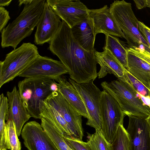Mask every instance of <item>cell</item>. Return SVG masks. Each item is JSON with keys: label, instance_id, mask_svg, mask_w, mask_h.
I'll list each match as a JSON object with an SVG mask.
<instances>
[{"label": "cell", "instance_id": "1", "mask_svg": "<svg viewBox=\"0 0 150 150\" xmlns=\"http://www.w3.org/2000/svg\"><path fill=\"white\" fill-rule=\"evenodd\" d=\"M49 44V50L58 57L67 69L70 78L76 82L85 83L97 77L95 51L89 52L83 48L64 21H62L58 32Z\"/></svg>", "mask_w": 150, "mask_h": 150}, {"label": "cell", "instance_id": "2", "mask_svg": "<svg viewBox=\"0 0 150 150\" xmlns=\"http://www.w3.org/2000/svg\"><path fill=\"white\" fill-rule=\"evenodd\" d=\"M46 1L32 0L25 5L19 15L1 32L2 48L16 49L24 38L31 35L36 27Z\"/></svg>", "mask_w": 150, "mask_h": 150}, {"label": "cell", "instance_id": "3", "mask_svg": "<svg viewBox=\"0 0 150 150\" xmlns=\"http://www.w3.org/2000/svg\"><path fill=\"white\" fill-rule=\"evenodd\" d=\"M21 100L31 117L41 119L40 105L53 92L57 91V83L47 77L25 78L18 84Z\"/></svg>", "mask_w": 150, "mask_h": 150}, {"label": "cell", "instance_id": "4", "mask_svg": "<svg viewBox=\"0 0 150 150\" xmlns=\"http://www.w3.org/2000/svg\"><path fill=\"white\" fill-rule=\"evenodd\" d=\"M101 85L117 101L125 115L145 119L150 115V108L137 96V92L126 79L104 81Z\"/></svg>", "mask_w": 150, "mask_h": 150}, {"label": "cell", "instance_id": "5", "mask_svg": "<svg viewBox=\"0 0 150 150\" xmlns=\"http://www.w3.org/2000/svg\"><path fill=\"white\" fill-rule=\"evenodd\" d=\"M111 14L125 35L129 47H143L150 52V48L139 29V21L132 4L124 1H115L109 7Z\"/></svg>", "mask_w": 150, "mask_h": 150}, {"label": "cell", "instance_id": "6", "mask_svg": "<svg viewBox=\"0 0 150 150\" xmlns=\"http://www.w3.org/2000/svg\"><path fill=\"white\" fill-rule=\"evenodd\" d=\"M39 55L38 47L30 42L23 43L7 54L0 62V88L19 76Z\"/></svg>", "mask_w": 150, "mask_h": 150}, {"label": "cell", "instance_id": "7", "mask_svg": "<svg viewBox=\"0 0 150 150\" xmlns=\"http://www.w3.org/2000/svg\"><path fill=\"white\" fill-rule=\"evenodd\" d=\"M100 115L101 132L107 141L111 144L119 126L123 124L125 115L116 100L104 90L102 91Z\"/></svg>", "mask_w": 150, "mask_h": 150}, {"label": "cell", "instance_id": "8", "mask_svg": "<svg viewBox=\"0 0 150 150\" xmlns=\"http://www.w3.org/2000/svg\"><path fill=\"white\" fill-rule=\"evenodd\" d=\"M69 81L78 92L84 103L87 114L86 125L95 130L101 129L100 104L102 91L94 84L92 80L88 82L79 83L71 79Z\"/></svg>", "mask_w": 150, "mask_h": 150}, {"label": "cell", "instance_id": "9", "mask_svg": "<svg viewBox=\"0 0 150 150\" xmlns=\"http://www.w3.org/2000/svg\"><path fill=\"white\" fill-rule=\"evenodd\" d=\"M62 116L71 130L74 137L82 140L83 131L82 116L58 91L53 92L45 100Z\"/></svg>", "mask_w": 150, "mask_h": 150}, {"label": "cell", "instance_id": "10", "mask_svg": "<svg viewBox=\"0 0 150 150\" xmlns=\"http://www.w3.org/2000/svg\"><path fill=\"white\" fill-rule=\"evenodd\" d=\"M46 1L60 18L71 28L89 15V9L79 0H47Z\"/></svg>", "mask_w": 150, "mask_h": 150}, {"label": "cell", "instance_id": "11", "mask_svg": "<svg viewBox=\"0 0 150 150\" xmlns=\"http://www.w3.org/2000/svg\"><path fill=\"white\" fill-rule=\"evenodd\" d=\"M127 71L149 90L150 88V52L143 47L128 48Z\"/></svg>", "mask_w": 150, "mask_h": 150}, {"label": "cell", "instance_id": "12", "mask_svg": "<svg viewBox=\"0 0 150 150\" xmlns=\"http://www.w3.org/2000/svg\"><path fill=\"white\" fill-rule=\"evenodd\" d=\"M67 73V69L60 61L40 55L19 76L25 78L47 77L54 79Z\"/></svg>", "mask_w": 150, "mask_h": 150}, {"label": "cell", "instance_id": "13", "mask_svg": "<svg viewBox=\"0 0 150 150\" xmlns=\"http://www.w3.org/2000/svg\"><path fill=\"white\" fill-rule=\"evenodd\" d=\"M62 22L46 1L36 26L34 35L35 43L41 45L50 42L58 32Z\"/></svg>", "mask_w": 150, "mask_h": 150}, {"label": "cell", "instance_id": "14", "mask_svg": "<svg viewBox=\"0 0 150 150\" xmlns=\"http://www.w3.org/2000/svg\"><path fill=\"white\" fill-rule=\"evenodd\" d=\"M126 129L130 139L129 150H150V133L146 119L129 116Z\"/></svg>", "mask_w": 150, "mask_h": 150}, {"label": "cell", "instance_id": "15", "mask_svg": "<svg viewBox=\"0 0 150 150\" xmlns=\"http://www.w3.org/2000/svg\"><path fill=\"white\" fill-rule=\"evenodd\" d=\"M88 16L93 21L96 35L102 33L105 35H110L126 39L107 5L100 8L89 9Z\"/></svg>", "mask_w": 150, "mask_h": 150}, {"label": "cell", "instance_id": "16", "mask_svg": "<svg viewBox=\"0 0 150 150\" xmlns=\"http://www.w3.org/2000/svg\"><path fill=\"white\" fill-rule=\"evenodd\" d=\"M9 109L6 120H13L15 124L18 137L21 134L25 123L31 117L24 106L16 86L11 91H8Z\"/></svg>", "mask_w": 150, "mask_h": 150}, {"label": "cell", "instance_id": "17", "mask_svg": "<svg viewBox=\"0 0 150 150\" xmlns=\"http://www.w3.org/2000/svg\"><path fill=\"white\" fill-rule=\"evenodd\" d=\"M99 52L95 50V55L97 64L100 66L98 73V78L105 77L108 74H113L117 78L125 79L124 74L125 68L120 61L107 49Z\"/></svg>", "mask_w": 150, "mask_h": 150}, {"label": "cell", "instance_id": "18", "mask_svg": "<svg viewBox=\"0 0 150 150\" xmlns=\"http://www.w3.org/2000/svg\"><path fill=\"white\" fill-rule=\"evenodd\" d=\"M71 29L74 39L83 48L89 52L96 50L94 46L96 35L93 21L89 16Z\"/></svg>", "mask_w": 150, "mask_h": 150}, {"label": "cell", "instance_id": "19", "mask_svg": "<svg viewBox=\"0 0 150 150\" xmlns=\"http://www.w3.org/2000/svg\"><path fill=\"white\" fill-rule=\"evenodd\" d=\"M57 83V91L82 116L87 118V112L81 96L74 87L62 76L54 79Z\"/></svg>", "mask_w": 150, "mask_h": 150}, {"label": "cell", "instance_id": "20", "mask_svg": "<svg viewBox=\"0 0 150 150\" xmlns=\"http://www.w3.org/2000/svg\"><path fill=\"white\" fill-rule=\"evenodd\" d=\"M39 109L41 118H45L63 136L73 137L68 124L54 108L44 101H41Z\"/></svg>", "mask_w": 150, "mask_h": 150}, {"label": "cell", "instance_id": "21", "mask_svg": "<svg viewBox=\"0 0 150 150\" xmlns=\"http://www.w3.org/2000/svg\"><path fill=\"white\" fill-rule=\"evenodd\" d=\"M105 45L103 49L109 50L127 69L128 68L127 52L128 48L116 37L105 35Z\"/></svg>", "mask_w": 150, "mask_h": 150}, {"label": "cell", "instance_id": "22", "mask_svg": "<svg viewBox=\"0 0 150 150\" xmlns=\"http://www.w3.org/2000/svg\"><path fill=\"white\" fill-rule=\"evenodd\" d=\"M41 124L45 132L59 150H73L66 143L63 136L46 120H43Z\"/></svg>", "mask_w": 150, "mask_h": 150}, {"label": "cell", "instance_id": "23", "mask_svg": "<svg viewBox=\"0 0 150 150\" xmlns=\"http://www.w3.org/2000/svg\"><path fill=\"white\" fill-rule=\"evenodd\" d=\"M86 143L92 150H112L111 144L105 139L100 130L92 134L87 133Z\"/></svg>", "mask_w": 150, "mask_h": 150}, {"label": "cell", "instance_id": "24", "mask_svg": "<svg viewBox=\"0 0 150 150\" xmlns=\"http://www.w3.org/2000/svg\"><path fill=\"white\" fill-rule=\"evenodd\" d=\"M129 134L123 124H121L111 144L112 150H129Z\"/></svg>", "mask_w": 150, "mask_h": 150}, {"label": "cell", "instance_id": "25", "mask_svg": "<svg viewBox=\"0 0 150 150\" xmlns=\"http://www.w3.org/2000/svg\"><path fill=\"white\" fill-rule=\"evenodd\" d=\"M6 125L10 150H21V143L18 137L13 121L11 120H7Z\"/></svg>", "mask_w": 150, "mask_h": 150}, {"label": "cell", "instance_id": "26", "mask_svg": "<svg viewBox=\"0 0 150 150\" xmlns=\"http://www.w3.org/2000/svg\"><path fill=\"white\" fill-rule=\"evenodd\" d=\"M124 74L126 80L132 85L137 92L145 96H149L148 89L130 73L126 68L124 69Z\"/></svg>", "mask_w": 150, "mask_h": 150}, {"label": "cell", "instance_id": "27", "mask_svg": "<svg viewBox=\"0 0 150 150\" xmlns=\"http://www.w3.org/2000/svg\"><path fill=\"white\" fill-rule=\"evenodd\" d=\"M65 141L73 150H92L86 142L73 137L63 136Z\"/></svg>", "mask_w": 150, "mask_h": 150}, {"label": "cell", "instance_id": "28", "mask_svg": "<svg viewBox=\"0 0 150 150\" xmlns=\"http://www.w3.org/2000/svg\"><path fill=\"white\" fill-rule=\"evenodd\" d=\"M10 19L9 12L4 7L0 6V32L5 27Z\"/></svg>", "mask_w": 150, "mask_h": 150}, {"label": "cell", "instance_id": "29", "mask_svg": "<svg viewBox=\"0 0 150 150\" xmlns=\"http://www.w3.org/2000/svg\"><path fill=\"white\" fill-rule=\"evenodd\" d=\"M139 29L150 48V28L143 22L139 21Z\"/></svg>", "mask_w": 150, "mask_h": 150}, {"label": "cell", "instance_id": "30", "mask_svg": "<svg viewBox=\"0 0 150 150\" xmlns=\"http://www.w3.org/2000/svg\"><path fill=\"white\" fill-rule=\"evenodd\" d=\"M137 97L142 101L143 103L146 105L150 108V97L149 96H145L137 92Z\"/></svg>", "mask_w": 150, "mask_h": 150}, {"label": "cell", "instance_id": "31", "mask_svg": "<svg viewBox=\"0 0 150 150\" xmlns=\"http://www.w3.org/2000/svg\"><path fill=\"white\" fill-rule=\"evenodd\" d=\"M138 9H141L146 7L147 0H134Z\"/></svg>", "mask_w": 150, "mask_h": 150}, {"label": "cell", "instance_id": "32", "mask_svg": "<svg viewBox=\"0 0 150 150\" xmlns=\"http://www.w3.org/2000/svg\"><path fill=\"white\" fill-rule=\"evenodd\" d=\"M12 1L11 0H0V6L2 7L8 6L10 4Z\"/></svg>", "mask_w": 150, "mask_h": 150}, {"label": "cell", "instance_id": "33", "mask_svg": "<svg viewBox=\"0 0 150 150\" xmlns=\"http://www.w3.org/2000/svg\"><path fill=\"white\" fill-rule=\"evenodd\" d=\"M32 0H20L18 1V6H20L22 4H24L26 5L27 4H30Z\"/></svg>", "mask_w": 150, "mask_h": 150}, {"label": "cell", "instance_id": "34", "mask_svg": "<svg viewBox=\"0 0 150 150\" xmlns=\"http://www.w3.org/2000/svg\"><path fill=\"white\" fill-rule=\"evenodd\" d=\"M146 120L148 125L149 132L150 133V115L148 117V118L146 119Z\"/></svg>", "mask_w": 150, "mask_h": 150}, {"label": "cell", "instance_id": "35", "mask_svg": "<svg viewBox=\"0 0 150 150\" xmlns=\"http://www.w3.org/2000/svg\"><path fill=\"white\" fill-rule=\"evenodd\" d=\"M147 6L148 7L150 8V0L148 1Z\"/></svg>", "mask_w": 150, "mask_h": 150}, {"label": "cell", "instance_id": "36", "mask_svg": "<svg viewBox=\"0 0 150 150\" xmlns=\"http://www.w3.org/2000/svg\"><path fill=\"white\" fill-rule=\"evenodd\" d=\"M149 96L150 97V88L149 91Z\"/></svg>", "mask_w": 150, "mask_h": 150}, {"label": "cell", "instance_id": "37", "mask_svg": "<svg viewBox=\"0 0 150 150\" xmlns=\"http://www.w3.org/2000/svg\"><path fill=\"white\" fill-rule=\"evenodd\" d=\"M27 150H28L27 149Z\"/></svg>", "mask_w": 150, "mask_h": 150}]
</instances>
